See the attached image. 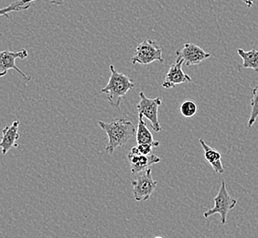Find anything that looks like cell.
Wrapping results in <instances>:
<instances>
[{"instance_id":"obj_1","label":"cell","mask_w":258,"mask_h":238,"mask_svg":"<svg viewBox=\"0 0 258 238\" xmlns=\"http://www.w3.org/2000/svg\"><path fill=\"white\" fill-rule=\"evenodd\" d=\"M98 125L107 135L108 143L105 151L113 154L114 149L124 146L137 134L134 124L127 119L114 118L110 122L98 121Z\"/></svg>"},{"instance_id":"obj_2","label":"cell","mask_w":258,"mask_h":238,"mask_svg":"<svg viewBox=\"0 0 258 238\" xmlns=\"http://www.w3.org/2000/svg\"><path fill=\"white\" fill-rule=\"evenodd\" d=\"M109 69L111 71L109 81L107 85L101 89V92L106 94L111 105L119 108L122 99L124 98L129 90L135 88L136 85L134 81L129 78L127 75L117 72L114 65H110Z\"/></svg>"},{"instance_id":"obj_3","label":"cell","mask_w":258,"mask_h":238,"mask_svg":"<svg viewBox=\"0 0 258 238\" xmlns=\"http://www.w3.org/2000/svg\"><path fill=\"white\" fill-rule=\"evenodd\" d=\"M214 208L210 209L207 212H205L204 213V216L205 218H208L215 213H219L221 217V224L224 225L227 222L228 213L236 206L237 200L233 199L230 196L228 191L226 189V184L224 181L222 182L218 194L214 198Z\"/></svg>"},{"instance_id":"obj_4","label":"cell","mask_w":258,"mask_h":238,"mask_svg":"<svg viewBox=\"0 0 258 238\" xmlns=\"http://www.w3.org/2000/svg\"><path fill=\"white\" fill-rule=\"evenodd\" d=\"M133 65H148L159 62L163 64L162 48L156 40L147 39L137 47L134 57L131 60Z\"/></svg>"},{"instance_id":"obj_5","label":"cell","mask_w":258,"mask_h":238,"mask_svg":"<svg viewBox=\"0 0 258 238\" xmlns=\"http://www.w3.org/2000/svg\"><path fill=\"white\" fill-rule=\"evenodd\" d=\"M158 182L152 177L150 168L142 171L139 177L131 182L132 193L137 202L148 201L156 190Z\"/></svg>"},{"instance_id":"obj_6","label":"cell","mask_w":258,"mask_h":238,"mask_svg":"<svg viewBox=\"0 0 258 238\" xmlns=\"http://www.w3.org/2000/svg\"><path fill=\"white\" fill-rule=\"evenodd\" d=\"M139 99L140 101L137 105L139 113H141L144 117L149 119L155 132H160L161 126L159 121V107L162 104V100L160 97L149 98L143 92L139 93Z\"/></svg>"},{"instance_id":"obj_7","label":"cell","mask_w":258,"mask_h":238,"mask_svg":"<svg viewBox=\"0 0 258 238\" xmlns=\"http://www.w3.org/2000/svg\"><path fill=\"white\" fill-rule=\"evenodd\" d=\"M29 56L27 50H19V51H10L4 50L0 53V77H4L10 69L15 70L18 72L23 79L25 80L26 84L30 82V77L25 75L21 70L16 65V59H25Z\"/></svg>"},{"instance_id":"obj_8","label":"cell","mask_w":258,"mask_h":238,"mask_svg":"<svg viewBox=\"0 0 258 238\" xmlns=\"http://www.w3.org/2000/svg\"><path fill=\"white\" fill-rule=\"evenodd\" d=\"M184 60L180 56H177V59L169 67L167 75L165 76L162 87L166 89L173 88L176 85H181L184 83H191L192 79L189 75H186L182 70Z\"/></svg>"},{"instance_id":"obj_9","label":"cell","mask_w":258,"mask_h":238,"mask_svg":"<svg viewBox=\"0 0 258 238\" xmlns=\"http://www.w3.org/2000/svg\"><path fill=\"white\" fill-rule=\"evenodd\" d=\"M176 55L180 56L187 66L200 65L204 60L211 57V54L206 52L203 48L191 42L185 43L180 50L176 51Z\"/></svg>"},{"instance_id":"obj_10","label":"cell","mask_w":258,"mask_h":238,"mask_svg":"<svg viewBox=\"0 0 258 238\" xmlns=\"http://www.w3.org/2000/svg\"><path fill=\"white\" fill-rule=\"evenodd\" d=\"M130 165H131V172L132 174L141 173L146 169H149L151 165L160 162V158L154 154L149 155H140L129 152L127 156Z\"/></svg>"},{"instance_id":"obj_11","label":"cell","mask_w":258,"mask_h":238,"mask_svg":"<svg viewBox=\"0 0 258 238\" xmlns=\"http://www.w3.org/2000/svg\"><path fill=\"white\" fill-rule=\"evenodd\" d=\"M20 122L19 120L14 121L10 127H6L3 129L2 133V139L0 147L2 149V154L6 155L10 151L12 148H17L19 145L17 143L18 139H20V134H19V126Z\"/></svg>"},{"instance_id":"obj_12","label":"cell","mask_w":258,"mask_h":238,"mask_svg":"<svg viewBox=\"0 0 258 238\" xmlns=\"http://www.w3.org/2000/svg\"><path fill=\"white\" fill-rule=\"evenodd\" d=\"M204 150V158L208 161L215 173L223 174L224 168L222 163V154L217 149L210 147L203 139H199Z\"/></svg>"},{"instance_id":"obj_13","label":"cell","mask_w":258,"mask_h":238,"mask_svg":"<svg viewBox=\"0 0 258 238\" xmlns=\"http://www.w3.org/2000/svg\"><path fill=\"white\" fill-rule=\"evenodd\" d=\"M136 139L138 144H151L154 147H158L159 145V141L155 140L148 126L145 123L144 115L141 113H139V125L137 129Z\"/></svg>"},{"instance_id":"obj_14","label":"cell","mask_w":258,"mask_h":238,"mask_svg":"<svg viewBox=\"0 0 258 238\" xmlns=\"http://www.w3.org/2000/svg\"><path fill=\"white\" fill-rule=\"evenodd\" d=\"M37 1V0H18L16 2H12L10 6H8L5 9L0 10V15L2 17L10 18V13L11 12H18L21 10H26L30 9V3ZM51 4L54 5H62L64 0H48Z\"/></svg>"},{"instance_id":"obj_15","label":"cell","mask_w":258,"mask_h":238,"mask_svg":"<svg viewBox=\"0 0 258 238\" xmlns=\"http://www.w3.org/2000/svg\"><path fill=\"white\" fill-rule=\"evenodd\" d=\"M238 55L243 59V67L245 69H252L258 72V50H251L245 51L239 48Z\"/></svg>"},{"instance_id":"obj_16","label":"cell","mask_w":258,"mask_h":238,"mask_svg":"<svg viewBox=\"0 0 258 238\" xmlns=\"http://www.w3.org/2000/svg\"><path fill=\"white\" fill-rule=\"evenodd\" d=\"M253 92V98L251 99V114L249 117L248 123H247V128L251 129L253 124L256 122V119L258 118V86L254 87L252 90Z\"/></svg>"},{"instance_id":"obj_17","label":"cell","mask_w":258,"mask_h":238,"mask_svg":"<svg viewBox=\"0 0 258 238\" xmlns=\"http://www.w3.org/2000/svg\"><path fill=\"white\" fill-rule=\"evenodd\" d=\"M198 112V106L194 101L186 100L180 105V113L185 117H192Z\"/></svg>"},{"instance_id":"obj_18","label":"cell","mask_w":258,"mask_h":238,"mask_svg":"<svg viewBox=\"0 0 258 238\" xmlns=\"http://www.w3.org/2000/svg\"><path fill=\"white\" fill-rule=\"evenodd\" d=\"M153 148H154V146L151 144H138V146L131 149L130 153L149 155V154H151Z\"/></svg>"},{"instance_id":"obj_19","label":"cell","mask_w":258,"mask_h":238,"mask_svg":"<svg viewBox=\"0 0 258 238\" xmlns=\"http://www.w3.org/2000/svg\"><path fill=\"white\" fill-rule=\"evenodd\" d=\"M243 3L245 4V5L247 6L248 8H251L253 4V1L254 0H243Z\"/></svg>"}]
</instances>
